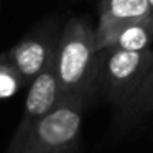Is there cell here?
<instances>
[{"instance_id": "6da1fadb", "label": "cell", "mask_w": 153, "mask_h": 153, "mask_svg": "<svg viewBox=\"0 0 153 153\" xmlns=\"http://www.w3.org/2000/svg\"><path fill=\"white\" fill-rule=\"evenodd\" d=\"M96 61L97 50L94 28L86 18H69L59 33L53 63L59 100L76 99L89 104L96 94Z\"/></svg>"}, {"instance_id": "7a4b0ae2", "label": "cell", "mask_w": 153, "mask_h": 153, "mask_svg": "<svg viewBox=\"0 0 153 153\" xmlns=\"http://www.w3.org/2000/svg\"><path fill=\"white\" fill-rule=\"evenodd\" d=\"M87 102L63 99L30 130L17 153H77Z\"/></svg>"}, {"instance_id": "3957f363", "label": "cell", "mask_w": 153, "mask_h": 153, "mask_svg": "<svg viewBox=\"0 0 153 153\" xmlns=\"http://www.w3.org/2000/svg\"><path fill=\"white\" fill-rule=\"evenodd\" d=\"M153 61V50L123 51L100 50L97 51L94 92H100L117 107L128 99L137 89L145 71Z\"/></svg>"}, {"instance_id": "277c9868", "label": "cell", "mask_w": 153, "mask_h": 153, "mask_svg": "<svg viewBox=\"0 0 153 153\" xmlns=\"http://www.w3.org/2000/svg\"><path fill=\"white\" fill-rule=\"evenodd\" d=\"M59 31L51 23L22 38L5 53L7 61L17 69L25 84H30L54 61Z\"/></svg>"}, {"instance_id": "5b68a950", "label": "cell", "mask_w": 153, "mask_h": 153, "mask_svg": "<svg viewBox=\"0 0 153 153\" xmlns=\"http://www.w3.org/2000/svg\"><path fill=\"white\" fill-rule=\"evenodd\" d=\"M53 63L28 84V92H27V97H25L20 122H18L17 130H15L13 137L10 140L7 153H17L18 148L22 146V143H23V140L30 133V130L35 127V123L40 119H43L59 102L58 82H56Z\"/></svg>"}, {"instance_id": "8992f818", "label": "cell", "mask_w": 153, "mask_h": 153, "mask_svg": "<svg viewBox=\"0 0 153 153\" xmlns=\"http://www.w3.org/2000/svg\"><path fill=\"white\" fill-rule=\"evenodd\" d=\"M96 50H123V51H145L153 41V15L142 20L114 27L110 30L96 33Z\"/></svg>"}, {"instance_id": "52a82bcc", "label": "cell", "mask_w": 153, "mask_h": 153, "mask_svg": "<svg viewBox=\"0 0 153 153\" xmlns=\"http://www.w3.org/2000/svg\"><path fill=\"white\" fill-rule=\"evenodd\" d=\"M153 110V61L145 71L137 89L128 96L125 102L117 107V130H127L137 125L145 115Z\"/></svg>"}, {"instance_id": "ba28073f", "label": "cell", "mask_w": 153, "mask_h": 153, "mask_svg": "<svg viewBox=\"0 0 153 153\" xmlns=\"http://www.w3.org/2000/svg\"><path fill=\"white\" fill-rule=\"evenodd\" d=\"M150 15L153 13L148 0H99V22L94 31L100 33Z\"/></svg>"}, {"instance_id": "9c48e42d", "label": "cell", "mask_w": 153, "mask_h": 153, "mask_svg": "<svg viewBox=\"0 0 153 153\" xmlns=\"http://www.w3.org/2000/svg\"><path fill=\"white\" fill-rule=\"evenodd\" d=\"M25 86H27L25 81L17 73V69L7 61L5 53L0 54V100L13 97Z\"/></svg>"}, {"instance_id": "30bf717a", "label": "cell", "mask_w": 153, "mask_h": 153, "mask_svg": "<svg viewBox=\"0 0 153 153\" xmlns=\"http://www.w3.org/2000/svg\"><path fill=\"white\" fill-rule=\"evenodd\" d=\"M148 5H150V8H152V13H153V0H148Z\"/></svg>"}, {"instance_id": "8fae6325", "label": "cell", "mask_w": 153, "mask_h": 153, "mask_svg": "<svg viewBox=\"0 0 153 153\" xmlns=\"http://www.w3.org/2000/svg\"><path fill=\"white\" fill-rule=\"evenodd\" d=\"M0 4H2V0H0Z\"/></svg>"}]
</instances>
